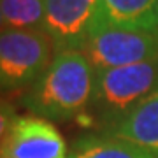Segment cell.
I'll return each instance as SVG.
<instances>
[{"label":"cell","mask_w":158,"mask_h":158,"mask_svg":"<svg viewBox=\"0 0 158 158\" xmlns=\"http://www.w3.org/2000/svg\"><path fill=\"white\" fill-rule=\"evenodd\" d=\"M95 72L146 62L158 56V32L102 23L83 48Z\"/></svg>","instance_id":"cell-4"},{"label":"cell","mask_w":158,"mask_h":158,"mask_svg":"<svg viewBox=\"0 0 158 158\" xmlns=\"http://www.w3.org/2000/svg\"><path fill=\"white\" fill-rule=\"evenodd\" d=\"M55 58L44 30L4 28L0 32V91L28 90Z\"/></svg>","instance_id":"cell-3"},{"label":"cell","mask_w":158,"mask_h":158,"mask_svg":"<svg viewBox=\"0 0 158 158\" xmlns=\"http://www.w3.org/2000/svg\"><path fill=\"white\" fill-rule=\"evenodd\" d=\"M102 23L158 32V0H100Z\"/></svg>","instance_id":"cell-8"},{"label":"cell","mask_w":158,"mask_h":158,"mask_svg":"<svg viewBox=\"0 0 158 158\" xmlns=\"http://www.w3.org/2000/svg\"><path fill=\"white\" fill-rule=\"evenodd\" d=\"M0 12L6 28L42 30L44 0H0Z\"/></svg>","instance_id":"cell-10"},{"label":"cell","mask_w":158,"mask_h":158,"mask_svg":"<svg viewBox=\"0 0 158 158\" xmlns=\"http://www.w3.org/2000/svg\"><path fill=\"white\" fill-rule=\"evenodd\" d=\"M155 158H158V155H156V156H155Z\"/></svg>","instance_id":"cell-13"},{"label":"cell","mask_w":158,"mask_h":158,"mask_svg":"<svg viewBox=\"0 0 158 158\" xmlns=\"http://www.w3.org/2000/svg\"><path fill=\"white\" fill-rule=\"evenodd\" d=\"M158 88V56L146 62L95 72L91 106L104 130Z\"/></svg>","instance_id":"cell-2"},{"label":"cell","mask_w":158,"mask_h":158,"mask_svg":"<svg viewBox=\"0 0 158 158\" xmlns=\"http://www.w3.org/2000/svg\"><path fill=\"white\" fill-rule=\"evenodd\" d=\"M69 158H155V155L128 141L102 134L79 139Z\"/></svg>","instance_id":"cell-9"},{"label":"cell","mask_w":158,"mask_h":158,"mask_svg":"<svg viewBox=\"0 0 158 158\" xmlns=\"http://www.w3.org/2000/svg\"><path fill=\"white\" fill-rule=\"evenodd\" d=\"M16 118V114H14V107H12L9 102L2 100L0 98V146H2V142H4V137H6L7 130L11 127L12 119Z\"/></svg>","instance_id":"cell-11"},{"label":"cell","mask_w":158,"mask_h":158,"mask_svg":"<svg viewBox=\"0 0 158 158\" xmlns=\"http://www.w3.org/2000/svg\"><path fill=\"white\" fill-rule=\"evenodd\" d=\"M42 30L62 51H83L93 32L102 25L100 0H44Z\"/></svg>","instance_id":"cell-5"},{"label":"cell","mask_w":158,"mask_h":158,"mask_svg":"<svg viewBox=\"0 0 158 158\" xmlns=\"http://www.w3.org/2000/svg\"><path fill=\"white\" fill-rule=\"evenodd\" d=\"M4 28H6V25H4V18H2V12H0V32H2Z\"/></svg>","instance_id":"cell-12"},{"label":"cell","mask_w":158,"mask_h":158,"mask_svg":"<svg viewBox=\"0 0 158 158\" xmlns=\"http://www.w3.org/2000/svg\"><path fill=\"white\" fill-rule=\"evenodd\" d=\"M93 86L95 70L83 51H62L25 91L21 104L37 118L70 121L90 109Z\"/></svg>","instance_id":"cell-1"},{"label":"cell","mask_w":158,"mask_h":158,"mask_svg":"<svg viewBox=\"0 0 158 158\" xmlns=\"http://www.w3.org/2000/svg\"><path fill=\"white\" fill-rule=\"evenodd\" d=\"M104 134L123 141H128L135 146L158 155V88L132 107L121 119L113 127L104 130Z\"/></svg>","instance_id":"cell-7"},{"label":"cell","mask_w":158,"mask_h":158,"mask_svg":"<svg viewBox=\"0 0 158 158\" xmlns=\"http://www.w3.org/2000/svg\"><path fill=\"white\" fill-rule=\"evenodd\" d=\"M0 158H69L62 134L48 119L16 116L0 146Z\"/></svg>","instance_id":"cell-6"}]
</instances>
